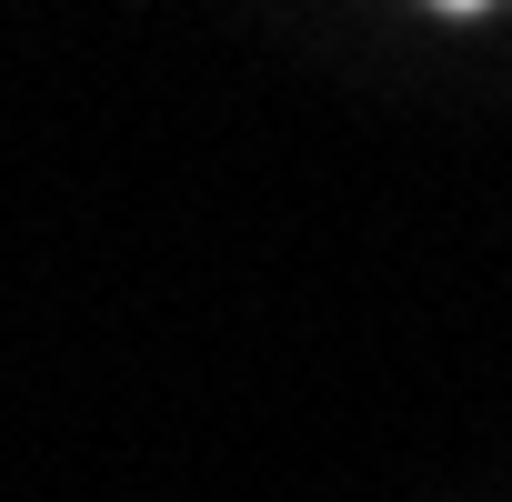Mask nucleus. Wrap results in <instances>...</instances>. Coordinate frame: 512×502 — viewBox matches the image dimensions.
<instances>
[{
	"mask_svg": "<svg viewBox=\"0 0 512 502\" xmlns=\"http://www.w3.org/2000/svg\"><path fill=\"white\" fill-rule=\"evenodd\" d=\"M442 11H482V0H442Z\"/></svg>",
	"mask_w": 512,
	"mask_h": 502,
	"instance_id": "1",
	"label": "nucleus"
}]
</instances>
